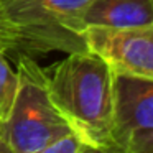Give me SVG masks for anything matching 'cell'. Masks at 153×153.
I'll return each instance as SVG.
<instances>
[{
  "instance_id": "6da1fadb",
  "label": "cell",
  "mask_w": 153,
  "mask_h": 153,
  "mask_svg": "<svg viewBox=\"0 0 153 153\" xmlns=\"http://www.w3.org/2000/svg\"><path fill=\"white\" fill-rule=\"evenodd\" d=\"M48 89L56 109L86 145L107 146L114 125V71L87 50L51 68Z\"/></svg>"
},
{
  "instance_id": "7a4b0ae2",
  "label": "cell",
  "mask_w": 153,
  "mask_h": 153,
  "mask_svg": "<svg viewBox=\"0 0 153 153\" xmlns=\"http://www.w3.org/2000/svg\"><path fill=\"white\" fill-rule=\"evenodd\" d=\"M92 0H0V48L17 56L86 50L82 15Z\"/></svg>"
},
{
  "instance_id": "3957f363",
  "label": "cell",
  "mask_w": 153,
  "mask_h": 153,
  "mask_svg": "<svg viewBox=\"0 0 153 153\" xmlns=\"http://www.w3.org/2000/svg\"><path fill=\"white\" fill-rule=\"evenodd\" d=\"M18 87L7 120L0 125L2 140L12 153H33L73 132L56 109L48 89V74L31 56L17 58Z\"/></svg>"
},
{
  "instance_id": "277c9868",
  "label": "cell",
  "mask_w": 153,
  "mask_h": 153,
  "mask_svg": "<svg viewBox=\"0 0 153 153\" xmlns=\"http://www.w3.org/2000/svg\"><path fill=\"white\" fill-rule=\"evenodd\" d=\"M82 38L86 50L102 58L114 74L153 79V22L125 28L87 27Z\"/></svg>"
},
{
  "instance_id": "5b68a950",
  "label": "cell",
  "mask_w": 153,
  "mask_h": 153,
  "mask_svg": "<svg viewBox=\"0 0 153 153\" xmlns=\"http://www.w3.org/2000/svg\"><path fill=\"white\" fill-rule=\"evenodd\" d=\"M153 128V79L114 76V125L109 148L128 135Z\"/></svg>"
},
{
  "instance_id": "8992f818",
  "label": "cell",
  "mask_w": 153,
  "mask_h": 153,
  "mask_svg": "<svg viewBox=\"0 0 153 153\" xmlns=\"http://www.w3.org/2000/svg\"><path fill=\"white\" fill-rule=\"evenodd\" d=\"M153 22V0H92L82 27L125 28Z\"/></svg>"
},
{
  "instance_id": "52a82bcc",
  "label": "cell",
  "mask_w": 153,
  "mask_h": 153,
  "mask_svg": "<svg viewBox=\"0 0 153 153\" xmlns=\"http://www.w3.org/2000/svg\"><path fill=\"white\" fill-rule=\"evenodd\" d=\"M18 87L17 71L10 66L7 51L0 48V125L7 120L12 110Z\"/></svg>"
},
{
  "instance_id": "ba28073f",
  "label": "cell",
  "mask_w": 153,
  "mask_h": 153,
  "mask_svg": "<svg viewBox=\"0 0 153 153\" xmlns=\"http://www.w3.org/2000/svg\"><path fill=\"white\" fill-rule=\"evenodd\" d=\"M112 150L115 153H153V128L132 133Z\"/></svg>"
},
{
  "instance_id": "9c48e42d",
  "label": "cell",
  "mask_w": 153,
  "mask_h": 153,
  "mask_svg": "<svg viewBox=\"0 0 153 153\" xmlns=\"http://www.w3.org/2000/svg\"><path fill=\"white\" fill-rule=\"evenodd\" d=\"M84 145L86 143L79 138V135H76L74 132H69L33 153H79Z\"/></svg>"
},
{
  "instance_id": "30bf717a",
  "label": "cell",
  "mask_w": 153,
  "mask_h": 153,
  "mask_svg": "<svg viewBox=\"0 0 153 153\" xmlns=\"http://www.w3.org/2000/svg\"><path fill=\"white\" fill-rule=\"evenodd\" d=\"M79 153H115L109 146H100V145H84Z\"/></svg>"
},
{
  "instance_id": "8fae6325",
  "label": "cell",
  "mask_w": 153,
  "mask_h": 153,
  "mask_svg": "<svg viewBox=\"0 0 153 153\" xmlns=\"http://www.w3.org/2000/svg\"><path fill=\"white\" fill-rule=\"evenodd\" d=\"M0 153H12V150L8 148V145L0 138Z\"/></svg>"
},
{
  "instance_id": "7c38bea8",
  "label": "cell",
  "mask_w": 153,
  "mask_h": 153,
  "mask_svg": "<svg viewBox=\"0 0 153 153\" xmlns=\"http://www.w3.org/2000/svg\"><path fill=\"white\" fill-rule=\"evenodd\" d=\"M0 138H2V132H0Z\"/></svg>"
}]
</instances>
